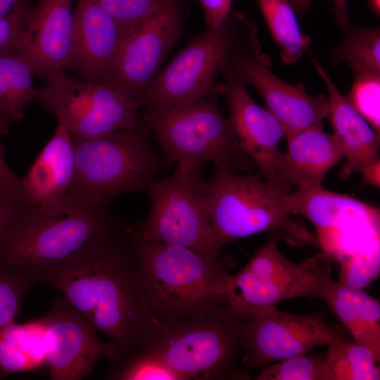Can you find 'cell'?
Here are the masks:
<instances>
[{
    "label": "cell",
    "mask_w": 380,
    "mask_h": 380,
    "mask_svg": "<svg viewBox=\"0 0 380 380\" xmlns=\"http://www.w3.org/2000/svg\"><path fill=\"white\" fill-rule=\"evenodd\" d=\"M27 274L60 291L118 346L119 360L140 349L156 327L132 227L115 221L80 251Z\"/></svg>",
    "instance_id": "cell-1"
},
{
    "label": "cell",
    "mask_w": 380,
    "mask_h": 380,
    "mask_svg": "<svg viewBox=\"0 0 380 380\" xmlns=\"http://www.w3.org/2000/svg\"><path fill=\"white\" fill-rule=\"evenodd\" d=\"M133 232L144 285L156 318H203L227 305L224 291L230 274L220 257L143 240Z\"/></svg>",
    "instance_id": "cell-2"
},
{
    "label": "cell",
    "mask_w": 380,
    "mask_h": 380,
    "mask_svg": "<svg viewBox=\"0 0 380 380\" xmlns=\"http://www.w3.org/2000/svg\"><path fill=\"white\" fill-rule=\"evenodd\" d=\"M115 222L108 208L68 193L49 204L23 205L0 235V266L27 274L76 253Z\"/></svg>",
    "instance_id": "cell-3"
},
{
    "label": "cell",
    "mask_w": 380,
    "mask_h": 380,
    "mask_svg": "<svg viewBox=\"0 0 380 380\" xmlns=\"http://www.w3.org/2000/svg\"><path fill=\"white\" fill-rule=\"evenodd\" d=\"M258 34L255 25L240 12L207 27L159 72L141 96V107L184 104L219 91L217 80L234 54L260 53Z\"/></svg>",
    "instance_id": "cell-4"
},
{
    "label": "cell",
    "mask_w": 380,
    "mask_h": 380,
    "mask_svg": "<svg viewBox=\"0 0 380 380\" xmlns=\"http://www.w3.org/2000/svg\"><path fill=\"white\" fill-rule=\"evenodd\" d=\"M210 221L219 245L262 232H274L293 246H319L316 234L293 217L286 191L258 174L215 169L206 179Z\"/></svg>",
    "instance_id": "cell-5"
},
{
    "label": "cell",
    "mask_w": 380,
    "mask_h": 380,
    "mask_svg": "<svg viewBox=\"0 0 380 380\" xmlns=\"http://www.w3.org/2000/svg\"><path fill=\"white\" fill-rule=\"evenodd\" d=\"M220 91L176 106L146 107L142 122L177 165L212 163L215 169L250 173L255 167L217 102Z\"/></svg>",
    "instance_id": "cell-6"
},
{
    "label": "cell",
    "mask_w": 380,
    "mask_h": 380,
    "mask_svg": "<svg viewBox=\"0 0 380 380\" xmlns=\"http://www.w3.org/2000/svg\"><path fill=\"white\" fill-rule=\"evenodd\" d=\"M150 134L139 120L129 127L101 137H72L75 172L68 193L108 208L115 196L147 189L160 168Z\"/></svg>",
    "instance_id": "cell-7"
},
{
    "label": "cell",
    "mask_w": 380,
    "mask_h": 380,
    "mask_svg": "<svg viewBox=\"0 0 380 380\" xmlns=\"http://www.w3.org/2000/svg\"><path fill=\"white\" fill-rule=\"evenodd\" d=\"M243 319L227 304L203 318H157L140 349L159 355L182 380L248 379V371L236 365Z\"/></svg>",
    "instance_id": "cell-8"
},
{
    "label": "cell",
    "mask_w": 380,
    "mask_h": 380,
    "mask_svg": "<svg viewBox=\"0 0 380 380\" xmlns=\"http://www.w3.org/2000/svg\"><path fill=\"white\" fill-rule=\"evenodd\" d=\"M206 179L200 166L177 168L172 175L154 179L146 189L151 201L147 217L134 229L146 241H156L220 257L209 217Z\"/></svg>",
    "instance_id": "cell-9"
},
{
    "label": "cell",
    "mask_w": 380,
    "mask_h": 380,
    "mask_svg": "<svg viewBox=\"0 0 380 380\" xmlns=\"http://www.w3.org/2000/svg\"><path fill=\"white\" fill-rule=\"evenodd\" d=\"M278 236L272 232L245 266L229 275L224 297L233 312L245 315L286 300L318 298L321 283L329 275L327 255L319 253L293 262L280 251Z\"/></svg>",
    "instance_id": "cell-10"
},
{
    "label": "cell",
    "mask_w": 380,
    "mask_h": 380,
    "mask_svg": "<svg viewBox=\"0 0 380 380\" xmlns=\"http://www.w3.org/2000/svg\"><path fill=\"white\" fill-rule=\"evenodd\" d=\"M37 89L35 101L72 137L91 139L138 122L139 101L111 82H94L59 71Z\"/></svg>",
    "instance_id": "cell-11"
},
{
    "label": "cell",
    "mask_w": 380,
    "mask_h": 380,
    "mask_svg": "<svg viewBox=\"0 0 380 380\" xmlns=\"http://www.w3.org/2000/svg\"><path fill=\"white\" fill-rule=\"evenodd\" d=\"M338 339H346L343 330L322 312L293 314L269 306L243 315L242 362L247 369L265 367Z\"/></svg>",
    "instance_id": "cell-12"
},
{
    "label": "cell",
    "mask_w": 380,
    "mask_h": 380,
    "mask_svg": "<svg viewBox=\"0 0 380 380\" xmlns=\"http://www.w3.org/2000/svg\"><path fill=\"white\" fill-rule=\"evenodd\" d=\"M42 317L51 379H82L92 374L99 360H119L118 346L111 341H101L97 329L64 297L54 300Z\"/></svg>",
    "instance_id": "cell-13"
},
{
    "label": "cell",
    "mask_w": 380,
    "mask_h": 380,
    "mask_svg": "<svg viewBox=\"0 0 380 380\" xmlns=\"http://www.w3.org/2000/svg\"><path fill=\"white\" fill-rule=\"evenodd\" d=\"M182 31L179 0H168L140 21L119 51L110 82L140 99L160 72Z\"/></svg>",
    "instance_id": "cell-14"
},
{
    "label": "cell",
    "mask_w": 380,
    "mask_h": 380,
    "mask_svg": "<svg viewBox=\"0 0 380 380\" xmlns=\"http://www.w3.org/2000/svg\"><path fill=\"white\" fill-rule=\"evenodd\" d=\"M232 67L247 84L255 87L286 136L310 127H323L329 114L327 96L310 95L301 84H291L279 78L272 72L267 55L237 53Z\"/></svg>",
    "instance_id": "cell-15"
},
{
    "label": "cell",
    "mask_w": 380,
    "mask_h": 380,
    "mask_svg": "<svg viewBox=\"0 0 380 380\" xmlns=\"http://www.w3.org/2000/svg\"><path fill=\"white\" fill-rule=\"evenodd\" d=\"M218 83L220 94L226 99L229 117L235 135L246 155L258 170V175L270 182L281 152L279 144L285 131L272 113L251 97L247 84L232 65Z\"/></svg>",
    "instance_id": "cell-16"
},
{
    "label": "cell",
    "mask_w": 380,
    "mask_h": 380,
    "mask_svg": "<svg viewBox=\"0 0 380 380\" xmlns=\"http://www.w3.org/2000/svg\"><path fill=\"white\" fill-rule=\"evenodd\" d=\"M132 29L119 23L97 0H77L72 51L65 70L87 81L110 82L120 48Z\"/></svg>",
    "instance_id": "cell-17"
},
{
    "label": "cell",
    "mask_w": 380,
    "mask_h": 380,
    "mask_svg": "<svg viewBox=\"0 0 380 380\" xmlns=\"http://www.w3.org/2000/svg\"><path fill=\"white\" fill-rule=\"evenodd\" d=\"M74 0H39L26 20L18 51L34 76L47 80L64 70L70 59L73 35Z\"/></svg>",
    "instance_id": "cell-18"
},
{
    "label": "cell",
    "mask_w": 380,
    "mask_h": 380,
    "mask_svg": "<svg viewBox=\"0 0 380 380\" xmlns=\"http://www.w3.org/2000/svg\"><path fill=\"white\" fill-rule=\"evenodd\" d=\"M286 138V151L281 153L270 181L286 192L321 186L328 172L343 158L338 143L323 127H310Z\"/></svg>",
    "instance_id": "cell-19"
},
{
    "label": "cell",
    "mask_w": 380,
    "mask_h": 380,
    "mask_svg": "<svg viewBox=\"0 0 380 380\" xmlns=\"http://www.w3.org/2000/svg\"><path fill=\"white\" fill-rule=\"evenodd\" d=\"M310 58L328 92L327 119L331 125L332 135L346 159L340 176L347 179L353 172L379 160V133L348 102L315 57L311 56Z\"/></svg>",
    "instance_id": "cell-20"
},
{
    "label": "cell",
    "mask_w": 380,
    "mask_h": 380,
    "mask_svg": "<svg viewBox=\"0 0 380 380\" xmlns=\"http://www.w3.org/2000/svg\"><path fill=\"white\" fill-rule=\"evenodd\" d=\"M75 172L72 138L58 124L27 172L20 178V198L24 205H42L68 194Z\"/></svg>",
    "instance_id": "cell-21"
},
{
    "label": "cell",
    "mask_w": 380,
    "mask_h": 380,
    "mask_svg": "<svg viewBox=\"0 0 380 380\" xmlns=\"http://www.w3.org/2000/svg\"><path fill=\"white\" fill-rule=\"evenodd\" d=\"M318 298L325 302L355 341L367 348L379 362V301L361 289L332 280L329 275L321 283Z\"/></svg>",
    "instance_id": "cell-22"
},
{
    "label": "cell",
    "mask_w": 380,
    "mask_h": 380,
    "mask_svg": "<svg viewBox=\"0 0 380 380\" xmlns=\"http://www.w3.org/2000/svg\"><path fill=\"white\" fill-rule=\"evenodd\" d=\"M33 76L18 51L0 53V112L12 124L20 121L29 104L35 101L37 89Z\"/></svg>",
    "instance_id": "cell-23"
},
{
    "label": "cell",
    "mask_w": 380,
    "mask_h": 380,
    "mask_svg": "<svg viewBox=\"0 0 380 380\" xmlns=\"http://www.w3.org/2000/svg\"><path fill=\"white\" fill-rule=\"evenodd\" d=\"M282 61L289 65L298 62L308 50L309 35L299 26L296 13L289 0H256Z\"/></svg>",
    "instance_id": "cell-24"
},
{
    "label": "cell",
    "mask_w": 380,
    "mask_h": 380,
    "mask_svg": "<svg viewBox=\"0 0 380 380\" xmlns=\"http://www.w3.org/2000/svg\"><path fill=\"white\" fill-rule=\"evenodd\" d=\"M339 42L329 51L334 65L346 62L353 73L380 72L379 27H363L349 23Z\"/></svg>",
    "instance_id": "cell-25"
},
{
    "label": "cell",
    "mask_w": 380,
    "mask_h": 380,
    "mask_svg": "<svg viewBox=\"0 0 380 380\" xmlns=\"http://www.w3.org/2000/svg\"><path fill=\"white\" fill-rule=\"evenodd\" d=\"M327 346L325 380L380 379L377 361L365 346L347 339L335 340Z\"/></svg>",
    "instance_id": "cell-26"
},
{
    "label": "cell",
    "mask_w": 380,
    "mask_h": 380,
    "mask_svg": "<svg viewBox=\"0 0 380 380\" xmlns=\"http://www.w3.org/2000/svg\"><path fill=\"white\" fill-rule=\"evenodd\" d=\"M106 379L182 380L163 358L146 349H139L129 356L113 362Z\"/></svg>",
    "instance_id": "cell-27"
},
{
    "label": "cell",
    "mask_w": 380,
    "mask_h": 380,
    "mask_svg": "<svg viewBox=\"0 0 380 380\" xmlns=\"http://www.w3.org/2000/svg\"><path fill=\"white\" fill-rule=\"evenodd\" d=\"M353 77V84L344 96L379 133L380 72L354 73Z\"/></svg>",
    "instance_id": "cell-28"
},
{
    "label": "cell",
    "mask_w": 380,
    "mask_h": 380,
    "mask_svg": "<svg viewBox=\"0 0 380 380\" xmlns=\"http://www.w3.org/2000/svg\"><path fill=\"white\" fill-rule=\"evenodd\" d=\"M326 353L294 356L264 367L257 380H325Z\"/></svg>",
    "instance_id": "cell-29"
},
{
    "label": "cell",
    "mask_w": 380,
    "mask_h": 380,
    "mask_svg": "<svg viewBox=\"0 0 380 380\" xmlns=\"http://www.w3.org/2000/svg\"><path fill=\"white\" fill-rule=\"evenodd\" d=\"M34 284L27 274L0 266V330L13 323L21 314L23 298Z\"/></svg>",
    "instance_id": "cell-30"
},
{
    "label": "cell",
    "mask_w": 380,
    "mask_h": 380,
    "mask_svg": "<svg viewBox=\"0 0 380 380\" xmlns=\"http://www.w3.org/2000/svg\"><path fill=\"white\" fill-rule=\"evenodd\" d=\"M119 23L132 29L168 0H97Z\"/></svg>",
    "instance_id": "cell-31"
},
{
    "label": "cell",
    "mask_w": 380,
    "mask_h": 380,
    "mask_svg": "<svg viewBox=\"0 0 380 380\" xmlns=\"http://www.w3.org/2000/svg\"><path fill=\"white\" fill-rule=\"evenodd\" d=\"M379 267V251L354 255L343 265L340 282L362 289L377 277Z\"/></svg>",
    "instance_id": "cell-32"
},
{
    "label": "cell",
    "mask_w": 380,
    "mask_h": 380,
    "mask_svg": "<svg viewBox=\"0 0 380 380\" xmlns=\"http://www.w3.org/2000/svg\"><path fill=\"white\" fill-rule=\"evenodd\" d=\"M26 27V20L18 17H0V53L19 51Z\"/></svg>",
    "instance_id": "cell-33"
},
{
    "label": "cell",
    "mask_w": 380,
    "mask_h": 380,
    "mask_svg": "<svg viewBox=\"0 0 380 380\" xmlns=\"http://www.w3.org/2000/svg\"><path fill=\"white\" fill-rule=\"evenodd\" d=\"M1 136V135L0 134V137ZM0 195L22 202L20 198V177H18L8 166L5 160L4 151L1 141Z\"/></svg>",
    "instance_id": "cell-34"
},
{
    "label": "cell",
    "mask_w": 380,
    "mask_h": 380,
    "mask_svg": "<svg viewBox=\"0 0 380 380\" xmlns=\"http://www.w3.org/2000/svg\"><path fill=\"white\" fill-rule=\"evenodd\" d=\"M208 26H215L231 14L232 0H198Z\"/></svg>",
    "instance_id": "cell-35"
},
{
    "label": "cell",
    "mask_w": 380,
    "mask_h": 380,
    "mask_svg": "<svg viewBox=\"0 0 380 380\" xmlns=\"http://www.w3.org/2000/svg\"><path fill=\"white\" fill-rule=\"evenodd\" d=\"M32 0H0V17H18L27 20Z\"/></svg>",
    "instance_id": "cell-36"
},
{
    "label": "cell",
    "mask_w": 380,
    "mask_h": 380,
    "mask_svg": "<svg viewBox=\"0 0 380 380\" xmlns=\"http://www.w3.org/2000/svg\"><path fill=\"white\" fill-rule=\"evenodd\" d=\"M23 203L0 195V235L7 227Z\"/></svg>",
    "instance_id": "cell-37"
},
{
    "label": "cell",
    "mask_w": 380,
    "mask_h": 380,
    "mask_svg": "<svg viewBox=\"0 0 380 380\" xmlns=\"http://www.w3.org/2000/svg\"><path fill=\"white\" fill-rule=\"evenodd\" d=\"M331 1L334 3L332 13L335 18V22L338 27L343 28L351 23L346 7L348 0Z\"/></svg>",
    "instance_id": "cell-38"
},
{
    "label": "cell",
    "mask_w": 380,
    "mask_h": 380,
    "mask_svg": "<svg viewBox=\"0 0 380 380\" xmlns=\"http://www.w3.org/2000/svg\"><path fill=\"white\" fill-rule=\"evenodd\" d=\"M380 160L369 165L360 172L362 174V184L379 187Z\"/></svg>",
    "instance_id": "cell-39"
},
{
    "label": "cell",
    "mask_w": 380,
    "mask_h": 380,
    "mask_svg": "<svg viewBox=\"0 0 380 380\" xmlns=\"http://www.w3.org/2000/svg\"><path fill=\"white\" fill-rule=\"evenodd\" d=\"M296 14L303 15L307 13L310 8L311 0H289Z\"/></svg>",
    "instance_id": "cell-40"
},
{
    "label": "cell",
    "mask_w": 380,
    "mask_h": 380,
    "mask_svg": "<svg viewBox=\"0 0 380 380\" xmlns=\"http://www.w3.org/2000/svg\"><path fill=\"white\" fill-rule=\"evenodd\" d=\"M11 125V121L0 112V134H6Z\"/></svg>",
    "instance_id": "cell-41"
},
{
    "label": "cell",
    "mask_w": 380,
    "mask_h": 380,
    "mask_svg": "<svg viewBox=\"0 0 380 380\" xmlns=\"http://www.w3.org/2000/svg\"><path fill=\"white\" fill-rule=\"evenodd\" d=\"M369 7L374 14L379 16L380 14V0H367Z\"/></svg>",
    "instance_id": "cell-42"
}]
</instances>
